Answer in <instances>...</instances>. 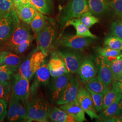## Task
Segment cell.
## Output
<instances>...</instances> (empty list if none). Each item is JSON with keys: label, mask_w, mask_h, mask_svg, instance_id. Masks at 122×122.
<instances>
[{"label": "cell", "mask_w": 122, "mask_h": 122, "mask_svg": "<svg viewBox=\"0 0 122 122\" xmlns=\"http://www.w3.org/2000/svg\"><path fill=\"white\" fill-rule=\"evenodd\" d=\"M27 122H48L50 107L48 101L43 97H30L26 107Z\"/></svg>", "instance_id": "1"}, {"label": "cell", "mask_w": 122, "mask_h": 122, "mask_svg": "<svg viewBox=\"0 0 122 122\" xmlns=\"http://www.w3.org/2000/svg\"><path fill=\"white\" fill-rule=\"evenodd\" d=\"M57 32L54 24L48 21L44 29L36 36L37 51H40L47 56L57 40Z\"/></svg>", "instance_id": "2"}, {"label": "cell", "mask_w": 122, "mask_h": 122, "mask_svg": "<svg viewBox=\"0 0 122 122\" xmlns=\"http://www.w3.org/2000/svg\"><path fill=\"white\" fill-rule=\"evenodd\" d=\"M46 56L40 51L36 50L22 61L17 73L30 81L44 63Z\"/></svg>", "instance_id": "3"}, {"label": "cell", "mask_w": 122, "mask_h": 122, "mask_svg": "<svg viewBox=\"0 0 122 122\" xmlns=\"http://www.w3.org/2000/svg\"><path fill=\"white\" fill-rule=\"evenodd\" d=\"M30 25L20 21L15 32L8 39L0 43V51H12L16 46L22 44L33 35Z\"/></svg>", "instance_id": "4"}, {"label": "cell", "mask_w": 122, "mask_h": 122, "mask_svg": "<svg viewBox=\"0 0 122 122\" xmlns=\"http://www.w3.org/2000/svg\"><path fill=\"white\" fill-rule=\"evenodd\" d=\"M89 11L87 0H71L61 11L59 23L65 26L69 20L79 18L84 13Z\"/></svg>", "instance_id": "5"}, {"label": "cell", "mask_w": 122, "mask_h": 122, "mask_svg": "<svg viewBox=\"0 0 122 122\" xmlns=\"http://www.w3.org/2000/svg\"><path fill=\"white\" fill-rule=\"evenodd\" d=\"M12 81L11 93L26 107L30 96V81L17 72Z\"/></svg>", "instance_id": "6"}, {"label": "cell", "mask_w": 122, "mask_h": 122, "mask_svg": "<svg viewBox=\"0 0 122 122\" xmlns=\"http://www.w3.org/2000/svg\"><path fill=\"white\" fill-rule=\"evenodd\" d=\"M20 19L15 10L6 13L0 20V43L8 39L16 30Z\"/></svg>", "instance_id": "7"}, {"label": "cell", "mask_w": 122, "mask_h": 122, "mask_svg": "<svg viewBox=\"0 0 122 122\" xmlns=\"http://www.w3.org/2000/svg\"><path fill=\"white\" fill-rule=\"evenodd\" d=\"M6 121L10 122H27L25 107L11 93Z\"/></svg>", "instance_id": "8"}, {"label": "cell", "mask_w": 122, "mask_h": 122, "mask_svg": "<svg viewBox=\"0 0 122 122\" xmlns=\"http://www.w3.org/2000/svg\"><path fill=\"white\" fill-rule=\"evenodd\" d=\"M93 40L94 39L91 38L76 35L61 36L56 40L55 44L60 46L79 50L88 47Z\"/></svg>", "instance_id": "9"}, {"label": "cell", "mask_w": 122, "mask_h": 122, "mask_svg": "<svg viewBox=\"0 0 122 122\" xmlns=\"http://www.w3.org/2000/svg\"><path fill=\"white\" fill-rule=\"evenodd\" d=\"M77 100L84 111L92 120L94 118L99 119V116L97 113L92 96L86 88L83 86L79 87Z\"/></svg>", "instance_id": "10"}, {"label": "cell", "mask_w": 122, "mask_h": 122, "mask_svg": "<svg viewBox=\"0 0 122 122\" xmlns=\"http://www.w3.org/2000/svg\"><path fill=\"white\" fill-rule=\"evenodd\" d=\"M57 52L65 61L68 72L71 74L77 73L84 60L82 55L78 50L70 48Z\"/></svg>", "instance_id": "11"}, {"label": "cell", "mask_w": 122, "mask_h": 122, "mask_svg": "<svg viewBox=\"0 0 122 122\" xmlns=\"http://www.w3.org/2000/svg\"><path fill=\"white\" fill-rule=\"evenodd\" d=\"M80 86L77 75L72 74L70 81L62 92L59 99L56 102L59 105L64 104L72 101L77 98L79 88Z\"/></svg>", "instance_id": "12"}, {"label": "cell", "mask_w": 122, "mask_h": 122, "mask_svg": "<svg viewBox=\"0 0 122 122\" xmlns=\"http://www.w3.org/2000/svg\"><path fill=\"white\" fill-rule=\"evenodd\" d=\"M72 74L68 72L58 77H53L49 87L50 99L52 102L56 103L59 99Z\"/></svg>", "instance_id": "13"}, {"label": "cell", "mask_w": 122, "mask_h": 122, "mask_svg": "<svg viewBox=\"0 0 122 122\" xmlns=\"http://www.w3.org/2000/svg\"><path fill=\"white\" fill-rule=\"evenodd\" d=\"M50 76L48 62L45 59L42 66L35 73L34 81L30 87V97L35 96L40 87L48 84Z\"/></svg>", "instance_id": "14"}, {"label": "cell", "mask_w": 122, "mask_h": 122, "mask_svg": "<svg viewBox=\"0 0 122 122\" xmlns=\"http://www.w3.org/2000/svg\"><path fill=\"white\" fill-rule=\"evenodd\" d=\"M77 73L81 83L86 84L92 79L96 77L98 73L97 67L92 58L87 57L83 60Z\"/></svg>", "instance_id": "15"}, {"label": "cell", "mask_w": 122, "mask_h": 122, "mask_svg": "<svg viewBox=\"0 0 122 122\" xmlns=\"http://www.w3.org/2000/svg\"><path fill=\"white\" fill-rule=\"evenodd\" d=\"M98 75L97 77L109 86L113 81V73L111 68L110 61L107 58L100 55L97 61Z\"/></svg>", "instance_id": "16"}, {"label": "cell", "mask_w": 122, "mask_h": 122, "mask_svg": "<svg viewBox=\"0 0 122 122\" xmlns=\"http://www.w3.org/2000/svg\"><path fill=\"white\" fill-rule=\"evenodd\" d=\"M48 66L51 76L57 77L68 73L65 62L58 53L53 52L48 62Z\"/></svg>", "instance_id": "17"}, {"label": "cell", "mask_w": 122, "mask_h": 122, "mask_svg": "<svg viewBox=\"0 0 122 122\" xmlns=\"http://www.w3.org/2000/svg\"><path fill=\"white\" fill-rule=\"evenodd\" d=\"M58 106L61 109L72 116L76 122H82L86 120L85 112L81 107L77 98L72 101Z\"/></svg>", "instance_id": "18"}, {"label": "cell", "mask_w": 122, "mask_h": 122, "mask_svg": "<svg viewBox=\"0 0 122 122\" xmlns=\"http://www.w3.org/2000/svg\"><path fill=\"white\" fill-rule=\"evenodd\" d=\"M15 10L18 18L27 24H30L33 18L38 12L30 3L15 6Z\"/></svg>", "instance_id": "19"}, {"label": "cell", "mask_w": 122, "mask_h": 122, "mask_svg": "<svg viewBox=\"0 0 122 122\" xmlns=\"http://www.w3.org/2000/svg\"><path fill=\"white\" fill-rule=\"evenodd\" d=\"M69 25L73 26L76 30V35L83 37H88L92 39L96 38V35L93 34L89 30V29L85 25L79 18H74L69 20L66 23L65 27Z\"/></svg>", "instance_id": "20"}, {"label": "cell", "mask_w": 122, "mask_h": 122, "mask_svg": "<svg viewBox=\"0 0 122 122\" xmlns=\"http://www.w3.org/2000/svg\"><path fill=\"white\" fill-rule=\"evenodd\" d=\"M87 0L89 11L94 15H101L106 13L110 10L109 0Z\"/></svg>", "instance_id": "21"}, {"label": "cell", "mask_w": 122, "mask_h": 122, "mask_svg": "<svg viewBox=\"0 0 122 122\" xmlns=\"http://www.w3.org/2000/svg\"><path fill=\"white\" fill-rule=\"evenodd\" d=\"M49 119L55 122H76L75 118L56 106L50 108L48 113Z\"/></svg>", "instance_id": "22"}, {"label": "cell", "mask_w": 122, "mask_h": 122, "mask_svg": "<svg viewBox=\"0 0 122 122\" xmlns=\"http://www.w3.org/2000/svg\"><path fill=\"white\" fill-rule=\"evenodd\" d=\"M3 57V64L16 68L19 66L24 60L23 54H18L9 51H1Z\"/></svg>", "instance_id": "23"}, {"label": "cell", "mask_w": 122, "mask_h": 122, "mask_svg": "<svg viewBox=\"0 0 122 122\" xmlns=\"http://www.w3.org/2000/svg\"><path fill=\"white\" fill-rule=\"evenodd\" d=\"M122 98V93H118L115 99L109 105L107 109L103 110L100 113L99 120L100 121L105 122V121L110 118H113L116 116L118 108L119 102Z\"/></svg>", "instance_id": "24"}, {"label": "cell", "mask_w": 122, "mask_h": 122, "mask_svg": "<svg viewBox=\"0 0 122 122\" xmlns=\"http://www.w3.org/2000/svg\"><path fill=\"white\" fill-rule=\"evenodd\" d=\"M85 87L87 90L97 93L102 94L104 95L109 89V86H107L97 76L86 83Z\"/></svg>", "instance_id": "25"}, {"label": "cell", "mask_w": 122, "mask_h": 122, "mask_svg": "<svg viewBox=\"0 0 122 122\" xmlns=\"http://www.w3.org/2000/svg\"><path fill=\"white\" fill-rule=\"evenodd\" d=\"M47 22V19L44 14L38 11L30 24L31 30L35 37L44 29Z\"/></svg>", "instance_id": "26"}, {"label": "cell", "mask_w": 122, "mask_h": 122, "mask_svg": "<svg viewBox=\"0 0 122 122\" xmlns=\"http://www.w3.org/2000/svg\"><path fill=\"white\" fill-rule=\"evenodd\" d=\"M17 71V69L7 65L3 64L0 66V81L12 80L14 75Z\"/></svg>", "instance_id": "27"}, {"label": "cell", "mask_w": 122, "mask_h": 122, "mask_svg": "<svg viewBox=\"0 0 122 122\" xmlns=\"http://www.w3.org/2000/svg\"><path fill=\"white\" fill-rule=\"evenodd\" d=\"M110 65L113 76V80L120 81L122 71V55L111 61Z\"/></svg>", "instance_id": "28"}, {"label": "cell", "mask_w": 122, "mask_h": 122, "mask_svg": "<svg viewBox=\"0 0 122 122\" xmlns=\"http://www.w3.org/2000/svg\"><path fill=\"white\" fill-rule=\"evenodd\" d=\"M104 45L106 47L122 51V39L114 35L107 37L104 41Z\"/></svg>", "instance_id": "29"}, {"label": "cell", "mask_w": 122, "mask_h": 122, "mask_svg": "<svg viewBox=\"0 0 122 122\" xmlns=\"http://www.w3.org/2000/svg\"><path fill=\"white\" fill-rule=\"evenodd\" d=\"M30 4L38 11L47 15L50 12V5L49 0H30Z\"/></svg>", "instance_id": "30"}, {"label": "cell", "mask_w": 122, "mask_h": 122, "mask_svg": "<svg viewBox=\"0 0 122 122\" xmlns=\"http://www.w3.org/2000/svg\"><path fill=\"white\" fill-rule=\"evenodd\" d=\"M97 51L100 55L108 59L122 55V51L114 50L108 47H99L97 49Z\"/></svg>", "instance_id": "31"}, {"label": "cell", "mask_w": 122, "mask_h": 122, "mask_svg": "<svg viewBox=\"0 0 122 122\" xmlns=\"http://www.w3.org/2000/svg\"><path fill=\"white\" fill-rule=\"evenodd\" d=\"M12 82L0 81V99L9 100L11 93Z\"/></svg>", "instance_id": "32"}, {"label": "cell", "mask_w": 122, "mask_h": 122, "mask_svg": "<svg viewBox=\"0 0 122 122\" xmlns=\"http://www.w3.org/2000/svg\"><path fill=\"white\" fill-rule=\"evenodd\" d=\"M79 19L89 29L99 22V19L95 16L90 11L84 13Z\"/></svg>", "instance_id": "33"}, {"label": "cell", "mask_w": 122, "mask_h": 122, "mask_svg": "<svg viewBox=\"0 0 122 122\" xmlns=\"http://www.w3.org/2000/svg\"><path fill=\"white\" fill-rule=\"evenodd\" d=\"M118 93L112 87V89L109 88L107 91L104 95L103 105L102 110H105L110 105L118 95Z\"/></svg>", "instance_id": "34"}, {"label": "cell", "mask_w": 122, "mask_h": 122, "mask_svg": "<svg viewBox=\"0 0 122 122\" xmlns=\"http://www.w3.org/2000/svg\"><path fill=\"white\" fill-rule=\"evenodd\" d=\"M87 90L90 93L92 96V98L95 105L96 112H100L101 111L103 108L104 95L94 92L89 90Z\"/></svg>", "instance_id": "35"}, {"label": "cell", "mask_w": 122, "mask_h": 122, "mask_svg": "<svg viewBox=\"0 0 122 122\" xmlns=\"http://www.w3.org/2000/svg\"><path fill=\"white\" fill-rule=\"evenodd\" d=\"M35 37V36L33 35L30 38L27 39L26 41L16 46L11 52H13L18 54H23V53L25 52L30 47Z\"/></svg>", "instance_id": "36"}, {"label": "cell", "mask_w": 122, "mask_h": 122, "mask_svg": "<svg viewBox=\"0 0 122 122\" xmlns=\"http://www.w3.org/2000/svg\"><path fill=\"white\" fill-rule=\"evenodd\" d=\"M110 30L112 35L122 39V19L112 22Z\"/></svg>", "instance_id": "37"}, {"label": "cell", "mask_w": 122, "mask_h": 122, "mask_svg": "<svg viewBox=\"0 0 122 122\" xmlns=\"http://www.w3.org/2000/svg\"><path fill=\"white\" fill-rule=\"evenodd\" d=\"M0 10L5 13L15 10L13 0H0Z\"/></svg>", "instance_id": "38"}, {"label": "cell", "mask_w": 122, "mask_h": 122, "mask_svg": "<svg viewBox=\"0 0 122 122\" xmlns=\"http://www.w3.org/2000/svg\"><path fill=\"white\" fill-rule=\"evenodd\" d=\"M109 4L115 14L122 19V0H110Z\"/></svg>", "instance_id": "39"}, {"label": "cell", "mask_w": 122, "mask_h": 122, "mask_svg": "<svg viewBox=\"0 0 122 122\" xmlns=\"http://www.w3.org/2000/svg\"><path fill=\"white\" fill-rule=\"evenodd\" d=\"M9 100L0 99V122H3L8 113Z\"/></svg>", "instance_id": "40"}, {"label": "cell", "mask_w": 122, "mask_h": 122, "mask_svg": "<svg viewBox=\"0 0 122 122\" xmlns=\"http://www.w3.org/2000/svg\"><path fill=\"white\" fill-rule=\"evenodd\" d=\"M112 87L118 93H122V80L113 81Z\"/></svg>", "instance_id": "41"}, {"label": "cell", "mask_w": 122, "mask_h": 122, "mask_svg": "<svg viewBox=\"0 0 122 122\" xmlns=\"http://www.w3.org/2000/svg\"><path fill=\"white\" fill-rule=\"evenodd\" d=\"M15 6L30 3V0H13Z\"/></svg>", "instance_id": "42"}, {"label": "cell", "mask_w": 122, "mask_h": 122, "mask_svg": "<svg viewBox=\"0 0 122 122\" xmlns=\"http://www.w3.org/2000/svg\"><path fill=\"white\" fill-rule=\"evenodd\" d=\"M122 113V98L120 100L118 105V110L116 113V116L117 117H119Z\"/></svg>", "instance_id": "43"}, {"label": "cell", "mask_w": 122, "mask_h": 122, "mask_svg": "<svg viewBox=\"0 0 122 122\" xmlns=\"http://www.w3.org/2000/svg\"><path fill=\"white\" fill-rule=\"evenodd\" d=\"M3 65V57L1 53V51H0V66Z\"/></svg>", "instance_id": "44"}, {"label": "cell", "mask_w": 122, "mask_h": 122, "mask_svg": "<svg viewBox=\"0 0 122 122\" xmlns=\"http://www.w3.org/2000/svg\"><path fill=\"white\" fill-rule=\"evenodd\" d=\"M5 14H6V13L2 12V11L0 10V20L5 15Z\"/></svg>", "instance_id": "45"}, {"label": "cell", "mask_w": 122, "mask_h": 122, "mask_svg": "<svg viewBox=\"0 0 122 122\" xmlns=\"http://www.w3.org/2000/svg\"><path fill=\"white\" fill-rule=\"evenodd\" d=\"M120 119V120H121V122H122V113L118 117Z\"/></svg>", "instance_id": "46"}, {"label": "cell", "mask_w": 122, "mask_h": 122, "mask_svg": "<svg viewBox=\"0 0 122 122\" xmlns=\"http://www.w3.org/2000/svg\"><path fill=\"white\" fill-rule=\"evenodd\" d=\"M120 77H121V79H120V80H122V72H121V76H120Z\"/></svg>", "instance_id": "47"}, {"label": "cell", "mask_w": 122, "mask_h": 122, "mask_svg": "<svg viewBox=\"0 0 122 122\" xmlns=\"http://www.w3.org/2000/svg\"></svg>", "instance_id": "48"}]
</instances>
